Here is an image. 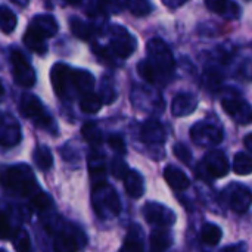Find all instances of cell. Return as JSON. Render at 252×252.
<instances>
[{"label": "cell", "instance_id": "obj_32", "mask_svg": "<svg viewBox=\"0 0 252 252\" xmlns=\"http://www.w3.org/2000/svg\"><path fill=\"white\" fill-rule=\"evenodd\" d=\"M0 25H1V31L4 34H9L15 30L16 27V15L6 6H1V12H0Z\"/></svg>", "mask_w": 252, "mask_h": 252}, {"label": "cell", "instance_id": "obj_9", "mask_svg": "<svg viewBox=\"0 0 252 252\" xmlns=\"http://www.w3.org/2000/svg\"><path fill=\"white\" fill-rule=\"evenodd\" d=\"M190 139L198 146H216L223 140V130L208 121H201L192 126Z\"/></svg>", "mask_w": 252, "mask_h": 252}, {"label": "cell", "instance_id": "obj_2", "mask_svg": "<svg viewBox=\"0 0 252 252\" xmlns=\"http://www.w3.org/2000/svg\"><path fill=\"white\" fill-rule=\"evenodd\" d=\"M50 81L61 99H71L93 92L94 77L86 69H72L65 63H55L50 71Z\"/></svg>", "mask_w": 252, "mask_h": 252}, {"label": "cell", "instance_id": "obj_20", "mask_svg": "<svg viewBox=\"0 0 252 252\" xmlns=\"http://www.w3.org/2000/svg\"><path fill=\"white\" fill-rule=\"evenodd\" d=\"M164 177H165V182L168 183V186L173 189V190H177V192H183L189 188L190 182H189V177L186 176L185 171H182L180 168L174 167V165H168L165 167L164 170Z\"/></svg>", "mask_w": 252, "mask_h": 252}, {"label": "cell", "instance_id": "obj_30", "mask_svg": "<svg viewBox=\"0 0 252 252\" xmlns=\"http://www.w3.org/2000/svg\"><path fill=\"white\" fill-rule=\"evenodd\" d=\"M12 242H13V247H15V251L16 252H32V245H31L30 235L24 229H18L13 233Z\"/></svg>", "mask_w": 252, "mask_h": 252}, {"label": "cell", "instance_id": "obj_36", "mask_svg": "<svg viewBox=\"0 0 252 252\" xmlns=\"http://www.w3.org/2000/svg\"><path fill=\"white\" fill-rule=\"evenodd\" d=\"M108 145H109V148H111L114 152H117V154H120V155H124L126 151H127L126 143H124V139H123L120 134H111V136L108 137Z\"/></svg>", "mask_w": 252, "mask_h": 252}, {"label": "cell", "instance_id": "obj_26", "mask_svg": "<svg viewBox=\"0 0 252 252\" xmlns=\"http://www.w3.org/2000/svg\"><path fill=\"white\" fill-rule=\"evenodd\" d=\"M32 158H34L35 165H37L41 171H47V170H50L52 165H53V155H52V152H50V149H49L47 146H43V145L37 146L35 151H34Z\"/></svg>", "mask_w": 252, "mask_h": 252}, {"label": "cell", "instance_id": "obj_6", "mask_svg": "<svg viewBox=\"0 0 252 252\" xmlns=\"http://www.w3.org/2000/svg\"><path fill=\"white\" fill-rule=\"evenodd\" d=\"M19 111L22 112L24 117H27L30 121H32L37 127L43 128L44 131L52 133L53 136L58 134V128L56 124L53 121V118L44 111L43 103L40 102V99L31 93H25L22 94L21 100H19Z\"/></svg>", "mask_w": 252, "mask_h": 252}, {"label": "cell", "instance_id": "obj_17", "mask_svg": "<svg viewBox=\"0 0 252 252\" xmlns=\"http://www.w3.org/2000/svg\"><path fill=\"white\" fill-rule=\"evenodd\" d=\"M81 239L71 229H62L56 232L53 238V251L55 252H77L80 250Z\"/></svg>", "mask_w": 252, "mask_h": 252}, {"label": "cell", "instance_id": "obj_38", "mask_svg": "<svg viewBox=\"0 0 252 252\" xmlns=\"http://www.w3.org/2000/svg\"><path fill=\"white\" fill-rule=\"evenodd\" d=\"M10 233H12V230H10V221L7 219V213L3 211V214H1V238L3 239H7L9 236H12Z\"/></svg>", "mask_w": 252, "mask_h": 252}, {"label": "cell", "instance_id": "obj_39", "mask_svg": "<svg viewBox=\"0 0 252 252\" xmlns=\"http://www.w3.org/2000/svg\"><path fill=\"white\" fill-rule=\"evenodd\" d=\"M162 3H164V6H167V7H170V9H176V7H180V6H183V4L186 3V0H180V1H171V0H164Z\"/></svg>", "mask_w": 252, "mask_h": 252}, {"label": "cell", "instance_id": "obj_1", "mask_svg": "<svg viewBox=\"0 0 252 252\" xmlns=\"http://www.w3.org/2000/svg\"><path fill=\"white\" fill-rule=\"evenodd\" d=\"M174 66L170 47L161 38H151L146 43V59L137 63V71L151 84H167L173 78Z\"/></svg>", "mask_w": 252, "mask_h": 252}, {"label": "cell", "instance_id": "obj_29", "mask_svg": "<svg viewBox=\"0 0 252 252\" xmlns=\"http://www.w3.org/2000/svg\"><path fill=\"white\" fill-rule=\"evenodd\" d=\"M233 171L239 176H247L252 173V157L250 154L239 152L233 158Z\"/></svg>", "mask_w": 252, "mask_h": 252}, {"label": "cell", "instance_id": "obj_24", "mask_svg": "<svg viewBox=\"0 0 252 252\" xmlns=\"http://www.w3.org/2000/svg\"><path fill=\"white\" fill-rule=\"evenodd\" d=\"M173 244V238L170 232L165 229H155L151 233V251L149 252H165Z\"/></svg>", "mask_w": 252, "mask_h": 252}, {"label": "cell", "instance_id": "obj_19", "mask_svg": "<svg viewBox=\"0 0 252 252\" xmlns=\"http://www.w3.org/2000/svg\"><path fill=\"white\" fill-rule=\"evenodd\" d=\"M205 6L226 19H236L241 16V6L230 0H207Z\"/></svg>", "mask_w": 252, "mask_h": 252}, {"label": "cell", "instance_id": "obj_4", "mask_svg": "<svg viewBox=\"0 0 252 252\" xmlns=\"http://www.w3.org/2000/svg\"><path fill=\"white\" fill-rule=\"evenodd\" d=\"M58 32V22L49 13L37 15L31 19L27 31L24 32V44L37 55H44L47 52L46 40Z\"/></svg>", "mask_w": 252, "mask_h": 252}, {"label": "cell", "instance_id": "obj_21", "mask_svg": "<svg viewBox=\"0 0 252 252\" xmlns=\"http://www.w3.org/2000/svg\"><path fill=\"white\" fill-rule=\"evenodd\" d=\"M69 28H71V32L77 38L84 40V41L92 40L96 35V32H97L96 25H93L92 22H86V21H83L78 16H72L69 19Z\"/></svg>", "mask_w": 252, "mask_h": 252}, {"label": "cell", "instance_id": "obj_18", "mask_svg": "<svg viewBox=\"0 0 252 252\" xmlns=\"http://www.w3.org/2000/svg\"><path fill=\"white\" fill-rule=\"evenodd\" d=\"M198 106V99L192 93H179L173 97L171 114L177 118L192 114Z\"/></svg>", "mask_w": 252, "mask_h": 252}, {"label": "cell", "instance_id": "obj_8", "mask_svg": "<svg viewBox=\"0 0 252 252\" xmlns=\"http://www.w3.org/2000/svg\"><path fill=\"white\" fill-rule=\"evenodd\" d=\"M9 58L15 83L21 87H32L35 83V71L24 53L19 49H12Z\"/></svg>", "mask_w": 252, "mask_h": 252}, {"label": "cell", "instance_id": "obj_34", "mask_svg": "<svg viewBox=\"0 0 252 252\" xmlns=\"http://www.w3.org/2000/svg\"><path fill=\"white\" fill-rule=\"evenodd\" d=\"M111 173H112V176H114L115 179L124 182V179L128 176L130 170H128V167H127V162H126L123 158L115 157V158L111 159Z\"/></svg>", "mask_w": 252, "mask_h": 252}, {"label": "cell", "instance_id": "obj_5", "mask_svg": "<svg viewBox=\"0 0 252 252\" xmlns=\"http://www.w3.org/2000/svg\"><path fill=\"white\" fill-rule=\"evenodd\" d=\"M92 202L94 213L99 219H112L120 216L121 213L120 196L115 192V189L108 183L93 188Z\"/></svg>", "mask_w": 252, "mask_h": 252}, {"label": "cell", "instance_id": "obj_31", "mask_svg": "<svg viewBox=\"0 0 252 252\" xmlns=\"http://www.w3.org/2000/svg\"><path fill=\"white\" fill-rule=\"evenodd\" d=\"M31 207L32 210H35L37 213H46L53 207V201L50 198V195H47L46 192H37L32 198H31Z\"/></svg>", "mask_w": 252, "mask_h": 252}, {"label": "cell", "instance_id": "obj_15", "mask_svg": "<svg viewBox=\"0 0 252 252\" xmlns=\"http://www.w3.org/2000/svg\"><path fill=\"white\" fill-rule=\"evenodd\" d=\"M87 167H89V176H90L93 188L106 183V162H105V158L99 152L92 151L89 154Z\"/></svg>", "mask_w": 252, "mask_h": 252}, {"label": "cell", "instance_id": "obj_41", "mask_svg": "<svg viewBox=\"0 0 252 252\" xmlns=\"http://www.w3.org/2000/svg\"><path fill=\"white\" fill-rule=\"evenodd\" d=\"M245 146L248 148V151H251L252 152V134H248L247 137H245Z\"/></svg>", "mask_w": 252, "mask_h": 252}, {"label": "cell", "instance_id": "obj_25", "mask_svg": "<svg viewBox=\"0 0 252 252\" xmlns=\"http://www.w3.org/2000/svg\"><path fill=\"white\" fill-rule=\"evenodd\" d=\"M102 105H103V100H102L100 94L96 93L94 90L89 92L80 97V109L84 114H96L100 111Z\"/></svg>", "mask_w": 252, "mask_h": 252}, {"label": "cell", "instance_id": "obj_33", "mask_svg": "<svg viewBox=\"0 0 252 252\" xmlns=\"http://www.w3.org/2000/svg\"><path fill=\"white\" fill-rule=\"evenodd\" d=\"M126 9H128L134 16H146L152 12V4L146 0H130L126 1Z\"/></svg>", "mask_w": 252, "mask_h": 252}, {"label": "cell", "instance_id": "obj_16", "mask_svg": "<svg viewBox=\"0 0 252 252\" xmlns=\"http://www.w3.org/2000/svg\"><path fill=\"white\" fill-rule=\"evenodd\" d=\"M140 137L145 143L148 145H161L165 142L167 139V133L164 126L158 121V120H146L142 124L140 128Z\"/></svg>", "mask_w": 252, "mask_h": 252}, {"label": "cell", "instance_id": "obj_7", "mask_svg": "<svg viewBox=\"0 0 252 252\" xmlns=\"http://www.w3.org/2000/svg\"><path fill=\"white\" fill-rule=\"evenodd\" d=\"M137 41L127 28L121 25H111L109 28V50L114 56L126 59L131 56L136 50Z\"/></svg>", "mask_w": 252, "mask_h": 252}, {"label": "cell", "instance_id": "obj_14", "mask_svg": "<svg viewBox=\"0 0 252 252\" xmlns=\"http://www.w3.org/2000/svg\"><path fill=\"white\" fill-rule=\"evenodd\" d=\"M21 127L18 121L10 114L1 115V126H0V143L4 148L16 146L21 142Z\"/></svg>", "mask_w": 252, "mask_h": 252}, {"label": "cell", "instance_id": "obj_3", "mask_svg": "<svg viewBox=\"0 0 252 252\" xmlns=\"http://www.w3.org/2000/svg\"><path fill=\"white\" fill-rule=\"evenodd\" d=\"M1 185L7 193L13 196H21V198L24 196L32 198L37 192H40L31 168L25 164H16V165L7 167L3 171Z\"/></svg>", "mask_w": 252, "mask_h": 252}, {"label": "cell", "instance_id": "obj_12", "mask_svg": "<svg viewBox=\"0 0 252 252\" xmlns=\"http://www.w3.org/2000/svg\"><path fill=\"white\" fill-rule=\"evenodd\" d=\"M226 201L232 211L244 214L252 205V192L244 185H232L226 190Z\"/></svg>", "mask_w": 252, "mask_h": 252}, {"label": "cell", "instance_id": "obj_22", "mask_svg": "<svg viewBox=\"0 0 252 252\" xmlns=\"http://www.w3.org/2000/svg\"><path fill=\"white\" fill-rule=\"evenodd\" d=\"M120 252H145L143 251V232L137 224H133L128 229Z\"/></svg>", "mask_w": 252, "mask_h": 252}, {"label": "cell", "instance_id": "obj_35", "mask_svg": "<svg viewBox=\"0 0 252 252\" xmlns=\"http://www.w3.org/2000/svg\"><path fill=\"white\" fill-rule=\"evenodd\" d=\"M173 152H174L176 158L183 164H189L192 161V152L189 151V148L185 143H176L173 146Z\"/></svg>", "mask_w": 252, "mask_h": 252}, {"label": "cell", "instance_id": "obj_37", "mask_svg": "<svg viewBox=\"0 0 252 252\" xmlns=\"http://www.w3.org/2000/svg\"><path fill=\"white\" fill-rule=\"evenodd\" d=\"M100 97H102L103 103L109 105V103L115 102L117 93H115V90H114L109 84H103V86H102V92H100Z\"/></svg>", "mask_w": 252, "mask_h": 252}, {"label": "cell", "instance_id": "obj_10", "mask_svg": "<svg viewBox=\"0 0 252 252\" xmlns=\"http://www.w3.org/2000/svg\"><path fill=\"white\" fill-rule=\"evenodd\" d=\"M227 157L221 151H210L199 164L201 174L208 179H221L229 173Z\"/></svg>", "mask_w": 252, "mask_h": 252}, {"label": "cell", "instance_id": "obj_11", "mask_svg": "<svg viewBox=\"0 0 252 252\" xmlns=\"http://www.w3.org/2000/svg\"><path fill=\"white\" fill-rule=\"evenodd\" d=\"M143 216L149 224L157 226L158 229L171 227L177 220L173 210H170L158 202H146L143 207Z\"/></svg>", "mask_w": 252, "mask_h": 252}, {"label": "cell", "instance_id": "obj_28", "mask_svg": "<svg viewBox=\"0 0 252 252\" xmlns=\"http://www.w3.org/2000/svg\"><path fill=\"white\" fill-rule=\"evenodd\" d=\"M81 134L84 137V140L90 145V146H99L103 140L102 131L99 130V127L94 123H86L81 127Z\"/></svg>", "mask_w": 252, "mask_h": 252}, {"label": "cell", "instance_id": "obj_13", "mask_svg": "<svg viewBox=\"0 0 252 252\" xmlns=\"http://www.w3.org/2000/svg\"><path fill=\"white\" fill-rule=\"evenodd\" d=\"M221 105H223L224 112L238 124H248L252 121L251 106L244 99L238 96H229L223 99Z\"/></svg>", "mask_w": 252, "mask_h": 252}, {"label": "cell", "instance_id": "obj_27", "mask_svg": "<svg viewBox=\"0 0 252 252\" xmlns=\"http://www.w3.org/2000/svg\"><path fill=\"white\" fill-rule=\"evenodd\" d=\"M221 236H223V232L221 229L217 226V224H213V223H207L202 226V230H201V239L204 244L207 245H211V247H216L220 244L221 241Z\"/></svg>", "mask_w": 252, "mask_h": 252}, {"label": "cell", "instance_id": "obj_40", "mask_svg": "<svg viewBox=\"0 0 252 252\" xmlns=\"http://www.w3.org/2000/svg\"><path fill=\"white\" fill-rule=\"evenodd\" d=\"M223 252H245V250L242 248V245H232V247L224 248Z\"/></svg>", "mask_w": 252, "mask_h": 252}, {"label": "cell", "instance_id": "obj_23", "mask_svg": "<svg viewBox=\"0 0 252 252\" xmlns=\"http://www.w3.org/2000/svg\"><path fill=\"white\" fill-rule=\"evenodd\" d=\"M124 189L127 192L128 196L137 199L142 198V195L145 193V182L143 177L136 171V170H130L128 176L124 179Z\"/></svg>", "mask_w": 252, "mask_h": 252}]
</instances>
